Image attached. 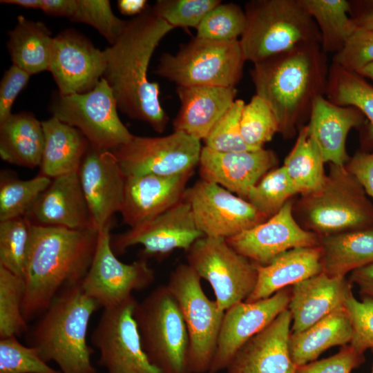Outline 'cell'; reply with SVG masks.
Listing matches in <instances>:
<instances>
[{"instance_id":"cell-1","label":"cell","mask_w":373,"mask_h":373,"mask_svg":"<svg viewBox=\"0 0 373 373\" xmlns=\"http://www.w3.org/2000/svg\"><path fill=\"white\" fill-rule=\"evenodd\" d=\"M173 29L148 6L126 21L115 42L104 50L102 78L111 88L118 110L148 124L158 133L165 131L169 117L160 103V86L149 79L148 69L157 46Z\"/></svg>"},{"instance_id":"cell-2","label":"cell","mask_w":373,"mask_h":373,"mask_svg":"<svg viewBox=\"0 0 373 373\" xmlns=\"http://www.w3.org/2000/svg\"><path fill=\"white\" fill-rule=\"evenodd\" d=\"M98 231L30 225L23 273V315L39 317L64 288L80 284L92 263Z\"/></svg>"},{"instance_id":"cell-3","label":"cell","mask_w":373,"mask_h":373,"mask_svg":"<svg viewBox=\"0 0 373 373\" xmlns=\"http://www.w3.org/2000/svg\"><path fill=\"white\" fill-rule=\"evenodd\" d=\"M329 69L326 54L314 42L300 43L254 64L250 75L256 95L274 113L284 137L294 136L309 120L314 100L325 96Z\"/></svg>"},{"instance_id":"cell-4","label":"cell","mask_w":373,"mask_h":373,"mask_svg":"<svg viewBox=\"0 0 373 373\" xmlns=\"http://www.w3.org/2000/svg\"><path fill=\"white\" fill-rule=\"evenodd\" d=\"M99 307L81 283L64 288L37 318L28 345L47 363L54 361L61 373H97L91 362L95 350L86 338L90 319Z\"/></svg>"},{"instance_id":"cell-5","label":"cell","mask_w":373,"mask_h":373,"mask_svg":"<svg viewBox=\"0 0 373 373\" xmlns=\"http://www.w3.org/2000/svg\"><path fill=\"white\" fill-rule=\"evenodd\" d=\"M244 10L247 26L239 41L245 61L256 64L300 43L321 45L317 25L300 0H251Z\"/></svg>"},{"instance_id":"cell-6","label":"cell","mask_w":373,"mask_h":373,"mask_svg":"<svg viewBox=\"0 0 373 373\" xmlns=\"http://www.w3.org/2000/svg\"><path fill=\"white\" fill-rule=\"evenodd\" d=\"M133 318L142 345L151 363L162 373H192L189 338L178 303L166 285L137 300Z\"/></svg>"},{"instance_id":"cell-7","label":"cell","mask_w":373,"mask_h":373,"mask_svg":"<svg viewBox=\"0 0 373 373\" xmlns=\"http://www.w3.org/2000/svg\"><path fill=\"white\" fill-rule=\"evenodd\" d=\"M245 61L239 39L216 41L195 36L175 55L163 53L155 73L177 86L236 87Z\"/></svg>"},{"instance_id":"cell-8","label":"cell","mask_w":373,"mask_h":373,"mask_svg":"<svg viewBox=\"0 0 373 373\" xmlns=\"http://www.w3.org/2000/svg\"><path fill=\"white\" fill-rule=\"evenodd\" d=\"M303 209L309 227L323 236L373 227V205L345 166L331 165L322 186L304 195Z\"/></svg>"},{"instance_id":"cell-9","label":"cell","mask_w":373,"mask_h":373,"mask_svg":"<svg viewBox=\"0 0 373 373\" xmlns=\"http://www.w3.org/2000/svg\"><path fill=\"white\" fill-rule=\"evenodd\" d=\"M200 280L187 263H180L171 272L166 284L178 303L188 332L192 373H208L224 314L216 300L206 296Z\"/></svg>"},{"instance_id":"cell-10","label":"cell","mask_w":373,"mask_h":373,"mask_svg":"<svg viewBox=\"0 0 373 373\" xmlns=\"http://www.w3.org/2000/svg\"><path fill=\"white\" fill-rule=\"evenodd\" d=\"M186 263L212 287L225 312L245 301L258 278L257 264L235 251L223 238L203 236L186 251Z\"/></svg>"},{"instance_id":"cell-11","label":"cell","mask_w":373,"mask_h":373,"mask_svg":"<svg viewBox=\"0 0 373 373\" xmlns=\"http://www.w3.org/2000/svg\"><path fill=\"white\" fill-rule=\"evenodd\" d=\"M52 117L79 129L90 144L113 151L133 135L120 120L112 90L102 78L90 91L55 96L50 104Z\"/></svg>"},{"instance_id":"cell-12","label":"cell","mask_w":373,"mask_h":373,"mask_svg":"<svg viewBox=\"0 0 373 373\" xmlns=\"http://www.w3.org/2000/svg\"><path fill=\"white\" fill-rule=\"evenodd\" d=\"M111 223L98 231L97 242L92 263L81 283L84 291L103 309L117 306L131 296L135 291L149 287L155 271L147 260L140 258L124 263L111 247Z\"/></svg>"},{"instance_id":"cell-13","label":"cell","mask_w":373,"mask_h":373,"mask_svg":"<svg viewBox=\"0 0 373 373\" xmlns=\"http://www.w3.org/2000/svg\"><path fill=\"white\" fill-rule=\"evenodd\" d=\"M201 141L173 131L159 137L134 135L112 151L125 176H173L194 171L198 166Z\"/></svg>"},{"instance_id":"cell-14","label":"cell","mask_w":373,"mask_h":373,"mask_svg":"<svg viewBox=\"0 0 373 373\" xmlns=\"http://www.w3.org/2000/svg\"><path fill=\"white\" fill-rule=\"evenodd\" d=\"M133 296L122 303L103 309L90 341L99 351L98 365L107 373H162L143 350L133 310Z\"/></svg>"},{"instance_id":"cell-15","label":"cell","mask_w":373,"mask_h":373,"mask_svg":"<svg viewBox=\"0 0 373 373\" xmlns=\"http://www.w3.org/2000/svg\"><path fill=\"white\" fill-rule=\"evenodd\" d=\"M184 199L198 229L207 237L227 239L268 219L247 200L202 179L187 188Z\"/></svg>"},{"instance_id":"cell-16","label":"cell","mask_w":373,"mask_h":373,"mask_svg":"<svg viewBox=\"0 0 373 373\" xmlns=\"http://www.w3.org/2000/svg\"><path fill=\"white\" fill-rule=\"evenodd\" d=\"M204 235L198 229L189 204L183 199L179 203L152 220L111 238V247L116 256L126 249L141 245L140 258L157 259L175 249L185 251Z\"/></svg>"},{"instance_id":"cell-17","label":"cell","mask_w":373,"mask_h":373,"mask_svg":"<svg viewBox=\"0 0 373 373\" xmlns=\"http://www.w3.org/2000/svg\"><path fill=\"white\" fill-rule=\"evenodd\" d=\"M291 287L283 288L267 298L237 303L224 312L208 373L226 370L241 347L288 308Z\"/></svg>"},{"instance_id":"cell-18","label":"cell","mask_w":373,"mask_h":373,"mask_svg":"<svg viewBox=\"0 0 373 373\" xmlns=\"http://www.w3.org/2000/svg\"><path fill=\"white\" fill-rule=\"evenodd\" d=\"M226 240L235 251L259 265L269 264L289 249L320 245L316 233L296 222L290 201L264 222Z\"/></svg>"},{"instance_id":"cell-19","label":"cell","mask_w":373,"mask_h":373,"mask_svg":"<svg viewBox=\"0 0 373 373\" xmlns=\"http://www.w3.org/2000/svg\"><path fill=\"white\" fill-rule=\"evenodd\" d=\"M105 67L104 51L77 32L66 30L54 37L48 70L60 95L90 91L102 78Z\"/></svg>"},{"instance_id":"cell-20","label":"cell","mask_w":373,"mask_h":373,"mask_svg":"<svg viewBox=\"0 0 373 373\" xmlns=\"http://www.w3.org/2000/svg\"><path fill=\"white\" fill-rule=\"evenodd\" d=\"M78 175L93 227L97 231L111 223L122 209L125 175L113 153L90 146Z\"/></svg>"},{"instance_id":"cell-21","label":"cell","mask_w":373,"mask_h":373,"mask_svg":"<svg viewBox=\"0 0 373 373\" xmlns=\"http://www.w3.org/2000/svg\"><path fill=\"white\" fill-rule=\"evenodd\" d=\"M275 153L264 148L220 152L202 146L198 164L202 180L247 199L250 190L276 163Z\"/></svg>"},{"instance_id":"cell-22","label":"cell","mask_w":373,"mask_h":373,"mask_svg":"<svg viewBox=\"0 0 373 373\" xmlns=\"http://www.w3.org/2000/svg\"><path fill=\"white\" fill-rule=\"evenodd\" d=\"M193 172L173 176H125L120 213L123 222L133 228L171 209L184 199Z\"/></svg>"},{"instance_id":"cell-23","label":"cell","mask_w":373,"mask_h":373,"mask_svg":"<svg viewBox=\"0 0 373 373\" xmlns=\"http://www.w3.org/2000/svg\"><path fill=\"white\" fill-rule=\"evenodd\" d=\"M291 316L282 312L233 356L227 373H296L289 348Z\"/></svg>"},{"instance_id":"cell-24","label":"cell","mask_w":373,"mask_h":373,"mask_svg":"<svg viewBox=\"0 0 373 373\" xmlns=\"http://www.w3.org/2000/svg\"><path fill=\"white\" fill-rule=\"evenodd\" d=\"M24 216L35 225L73 229L94 228L78 171L52 178Z\"/></svg>"},{"instance_id":"cell-25","label":"cell","mask_w":373,"mask_h":373,"mask_svg":"<svg viewBox=\"0 0 373 373\" xmlns=\"http://www.w3.org/2000/svg\"><path fill=\"white\" fill-rule=\"evenodd\" d=\"M352 285L345 276L331 277L322 272L291 286L287 308L292 320L291 332H301L345 308Z\"/></svg>"},{"instance_id":"cell-26","label":"cell","mask_w":373,"mask_h":373,"mask_svg":"<svg viewBox=\"0 0 373 373\" xmlns=\"http://www.w3.org/2000/svg\"><path fill=\"white\" fill-rule=\"evenodd\" d=\"M363 119L364 115L356 108L335 104L325 95L314 100L307 126L325 162L338 166L346 165L350 160L346 151L348 133L361 125Z\"/></svg>"},{"instance_id":"cell-27","label":"cell","mask_w":373,"mask_h":373,"mask_svg":"<svg viewBox=\"0 0 373 373\" xmlns=\"http://www.w3.org/2000/svg\"><path fill=\"white\" fill-rule=\"evenodd\" d=\"M180 102L172 124L179 131L203 140L236 100V87H176Z\"/></svg>"},{"instance_id":"cell-28","label":"cell","mask_w":373,"mask_h":373,"mask_svg":"<svg viewBox=\"0 0 373 373\" xmlns=\"http://www.w3.org/2000/svg\"><path fill=\"white\" fill-rule=\"evenodd\" d=\"M257 270L256 287L245 302L267 298L283 288L322 273L321 249L320 246L294 248L266 265H257Z\"/></svg>"},{"instance_id":"cell-29","label":"cell","mask_w":373,"mask_h":373,"mask_svg":"<svg viewBox=\"0 0 373 373\" xmlns=\"http://www.w3.org/2000/svg\"><path fill=\"white\" fill-rule=\"evenodd\" d=\"M41 124L45 142L39 173L52 179L78 171L90 146L84 135L52 116Z\"/></svg>"},{"instance_id":"cell-30","label":"cell","mask_w":373,"mask_h":373,"mask_svg":"<svg viewBox=\"0 0 373 373\" xmlns=\"http://www.w3.org/2000/svg\"><path fill=\"white\" fill-rule=\"evenodd\" d=\"M41 122L29 112L11 114L0 124V156L10 164L39 166L44 148Z\"/></svg>"},{"instance_id":"cell-31","label":"cell","mask_w":373,"mask_h":373,"mask_svg":"<svg viewBox=\"0 0 373 373\" xmlns=\"http://www.w3.org/2000/svg\"><path fill=\"white\" fill-rule=\"evenodd\" d=\"M352 335L345 309L336 310L301 332H291L289 348L291 360L296 367L314 361L332 347L349 345Z\"/></svg>"},{"instance_id":"cell-32","label":"cell","mask_w":373,"mask_h":373,"mask_svg":"<svg viewBox=\"0 0 373 373\" xmlns=\"http://www.w3.org/2000/svg\"><path fill=\"white\" fill-rule=\"evenodd\" d=\"M323 272L331 277L345 276L373 262V227L323 236Z\"/></svg>"},{"instance_id":"cell-33","label":"cell","mask_w":373,"mask_h":373,"mask_svg":"<svg viewBox=\"0 0 373 373\" xmlns=\"http://www.w3.org/2000/svg\"><path fill=\"white\" fill-rule=\"evenodd\" d=\"M8 35L7 48L13 64L31 75L48 70L54 37L44 23L19 15Z\"/></svg>"},{"instance_id":"cell-34","label":"cell","mask_w":373,"mask_h":373,"mask_svg":"<svg viewBox=\"0 0 373 373\" xmlns=\"http://www.w3.org/2000/svg\"><path fill=\"white\" fill-rule=\"evenodd\" d=\"M324 163L319 149L309 134L307 124L302 126L283 165L297 193L309 195L322 186L327 176Z\"/></svg>"},{"instance_id":"cell-35","label":"cell","mask_w":373,"mask_h":373,"mask_svg":"<svg viewBox=\"0 0 373 373\" xmlns=\"http://www.w3.org/2000/svg\"><path fill=\"white\" fill-rule=\"evenodd\" d=\"M315 21L323 51L334 55L341 50L356 29L346 0H300Z\"/></svg>"},{"instance_id":"cell-36","label":"cell","mask_w":373,"mask_h":373,"mask_svg":"<svg viewBox=\"0 0 373 373\" xmlns=\"http://www.w3.org/2000/svg\"><path fill=\"white\" fill-rule=\"evenodd\" d=\"M325 97L335 104L358 109L369 121L366 139L373 144V86L359 74L332 62Z\"/></svg>"},{"instance_id":"cell-37","label":"cell","mask_w":373,"mask_h":373,"mask_svg":"<svg viewBox=\"0 0 373 373\" xmlns=\"http://www.w3.org/2000/svg\"><path fill=\"white\" fill-rule=\"evenodd\" d=\"M52 179L39 174L21 180L4 171L0 178V222L24 216Z\"/></svg>"},{"instance_id":"cell-38","label":"cell","mask_w":373,"mask_h":373,"mask_svg":"<svg viewBox=\"0 0 373 373\" xmlns=\"http://www.w3.org/2000/svg\"><path fill=\"white\" fill-rule=\"evenodd\" d=\"M23 279L0 266V338L19 336L29 329L22 312Z\"/></svg>"},{"instance_id":"cell-39","label":"cell","mask_w":373,"mask_h":373,"mask_svg":"<svg viewBox=\"0 0 373 373\" xmlns=\"http://www.w3.org/2000/svg\"><path fill=\"white\" fill-rule=\"evenodd\" d=\"M31 223L25 216L0 222V266L23 278Z\"/></svg>"},{"instance_id":"cell-40","label":"cell","mask_w":373,"mask_h":373,"mask_svg":"<svg viewBox=\"0 0 373 373\" xmlns=\"http://www.w3.org/2000/svg\"><path fill=\"white\" fill-rule=\"evenodd\" d=\"M284 167L269 171L250 190L247 200L267 218L275 215L296 194Z\"/></svg>"},{"instance_id":"cell-41","label":"cell","mask_w":373,"mask_h":373,"mask_svg":"<svg viewBox=\"0 0 373 373\" xmlns=\"http://www.w3.org/2000/svg\"><path fill=\"white\" fill-rule=\"evenodd\" d=\"M246 26L244 9L235 3L222 2L204 16L196 28V36L216 41L236 40Z\"/></svg>"},{"instance_id":"cell-42","label":"cell","mask_w":373,"mask_h":373,"mask_svg":"<svg viewBox=\"0 0 373 373\" xmlns=\"http://www.w3.org/2000/svg\"><path fill=\"white\" fill-rule=\"evenodd\" d=\"M240 128L245 142L254 149L264 148L278 132L277 119L265 102L257 95L244 105L240 117Z\"/></svg>"},{"instance_id":"cell-43","label":"cell","mask_w":373,"mask_h":373,"mask_svg":"<svg viewBox=\"0 0 373 373\" xmlns=\"http://www.w3.org/2000/svg\"><path fill=\"white\" fill-rule=\"evenodd\" d=\"M0 373H61L50 367L38 350L21 343L17 336L0 340Z\"/></svg>"},{"instance_id":"cell-44","label":"cell","mask_w":373,"mask_h":373,"mask_svg":"<svg viewBox=\"0 0 373 373\" xmlns=\"http://www.w3.org/2000/svg\"><path fill=\"white\" fill-rule=\"evenodd\" d=\"M245 104L242 99L235 100L203 140L204 146L220 152L257 150L248 146L242 137L240 117Z\"/></svg>"},{"instance_id":"cell-45","label":"cell","mask_w":373,"mask_h":373,"mask_svg":"<svg viewBox=\"0 0 373 373\" xmlns=\"http://www.w3.org/2000/svg\"><path fill=\"white\" fill-rule=\"evenodd\" d=\"M70 19L91 26L110 45L115 42L126 23L115 15L108 0H76V6Z\"/></svg>"},{"instance_id":"cell-46","label":"cell","mask_w":373,"mask_h":373,"mask_svg":"<svg viewBox=\"0 0 373 373\" xmlns=\"http://www.w3.org/2000/svg\"><path fill=\"white\" fill-rule=\"evenodd\" d=\"M220 3V0H158L152 9L174 28H197L204 16Z\"/></svg>"},{"instance_id":"cell-47","label":"cell","mask_w":373,"mask_h":373,"mask_svg":"<svg viewBox=\"0 0 373 373\" xmlns=\"http://www.w3.org/2000/svg\"><path fill=\"white\" fill-rule=\"evenodd\" d=\"M345 309L352 330L349 345L364 355L367 350L373 349V297L363 295L359 301L352 291L346 299Z\"/></svg>"},{"instance_id":"cell-48","label":"cell","mask_w":373,"mask_h":373,"mask_svg":"<svg viewBox=\"0 0 373 373\" xmlns=\"http://www.w3.org/2000/svg\"><path fill=\"white\" fill-rule=\"evenodd\" d=\"M332 63L358 73L373 63V30L356 28L343 48L335 53Z\"/></svg>"},{"instance_id":"cell-49","label":"cell","mask_w":373,"mask_h":373,"mask_svg":"<svg viewBox=\"0 0 373 373\" xmlns=\"http://www.w3.org/2000/svg\"><path fill=\"white\" fill-rule=\"evenodd\" d=\"M364 361V355L347 345L329 357L298 366L296 373H351Z\"/></svg>"},{"instance_id":"cell-50","label":"cell","mask_w":373,"mask_h":373,"mask_svg":"<svg viewBox=\"0 0 373 373\" xmlns=\"http://www.w3.org/2000/svg\"><path fill=\"white\" fill-rule=\"evenodd\" d=\"M30 76L15 64L5 71L0 84V124L12 114V104L27 85Z\"/></svg>"},{"instance_id":"cell-51","label":"cell","mask_w":373,"mask_h":373,"mask_svg":"<svg viewBox=\"0 0 373 373\" xmlns=\"http://www.w3.org/2000/svg\"><path fill=\"white\" fill-rule=\"evenodd\" d=\"M345 166L373 200V151L356 153Z\"/></svg>"},{"instance_id":"cell-52","label":"cell","mask_w":373,"mask_h":373,"mask_svg":"<svg viewBox=\"0 0 373 373\" xmlns=\"http://www.w3.org/2000/svg\"><path fill=\"white\" fill-rule=\"evenodd\" d=\"M76 6V0H41V9L51 16L66 17L73 15Z\"/></svg>"},{"instance_id":"cell-53","label":"cell","mask_w":373,"mask_h":373,"mask_svg":"<svg viewBox=\"0 0 373 373\" xmlns=\"http://www.w3.org/2000/svg\"><path fill=\"white\" fill-rule=\"evenodd\" d=\"M350 281L359 287H373V262L352 271Z\"/></svg>"},{"instance_id":"cell-54","label":"cell","mask_w":373,"mask_h":373,"mask_svg":"<svg viewBox=\"0 0 373 373\" xmlns=\"http://www.w3.org/2000/svg\"><path fill=\"white\" fill-rule=\"evenodd\" d=\"M119 12L125 15H139L148 6L146 0H119L117 1Z\"/></svg>"},{"instance_id":"cell-55","label":"cell","mask_w":373,"mask_h":373,"mask_svg":"<svg viewBox=\"0 0 373 373\" xmlns=\"http://www.w3.org/2000/svg\"><path fill=\"white\" fill-rule=\"evenodd\" d=\"M352 18L356 28L373 30V1L370 8Z\"/></svg>"},{"instance_id":"cell-56","label":"cell","mask_w":373,"mask_h":373,"mask_svg":"<svg viewBox=\"0 0 373 373\" xmlns=\"http://www.w3.org/2000/svg\"><path fill=\"white\" fill-rule=\"evenodd\" d=\"M2 3L15 4L25 8L41 9V0H3Z\"/></svg>"},{"instance_id":"cell-57","label":"cell","mask_w":373,"mask_h":373,"mask_svg":"<svg viewBox=\"0 0 373 373\" xmlns=\"http://www.w3.org/2000/svg\"><path fill=\"white\" fill-rule=\"evenodd\" d=\"M358 74L373 81V63L365 66Z\"/></svg>"},{"instance_id":"cell-58","label":"cell","mask_w":373,"mask_h":373,"mask_svg":"<svg viewBox=\"0 0 373 373\" xmlns=\"http://www.w3.org/2000/svg\"><path fill=\"white\" fill-rule=\"evenodd\" d=\"M360 292L362 295L373 297V287H360Z\"/></svg>"},{"instance_id":"cell-59","label":"cell","mask_w":373,"mask_h":373,"mask_svg":"<svg viewBox=\"0 0 373 373\" xmlns=\"http://www.w3.org/2000/svg\"><path fill=\"white\" fill-rule=\"evenodd\" d=\"M372 356H373V349L372 350ZM371 373H373V361H372V372Z\"/></svg>"}]
</instances>
